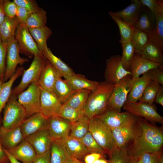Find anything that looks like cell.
<instances>
[{
	"label": "cell",
	"instance_id": "6",
	"mask_svg": "<svg viewBox=\"0 0 163 163\" xmlns=\"http://www.w3.org/2000/svg\"><path fill=\"white\" fill-rule=\"evenodd\" d=\"M41 91L37 82L31 83L18 95V101L25 110L26 118L40 112Z\"/></svg>",
	"mask_w": 163,
	"mask_h": 163
},
{
	"label": "cell",
	"instance_id": "51",
	"mask_svg": "<svg viewBox=\"0 0 163 163\" xmlns=\"http://www.w3.org/2000/svg\"><path fill=\"white\" fill-rule=\"evenodd\" d=\"M31 13L26 9L18 6L16 17L20 23L25 24L27 20Z\"/></svg>",
	"mask_w": 163,
	"mask_h": 163
},
{
	"label": "cell",
	"instance_id": "28",
	"mask_svg": "<svg viewBox=\"0 0 163 163\" xmlns=\"http://www.w3.org/2000/svg\"><path fill=\"white\" fill-rule=\"evenodd\" d=\"M28 29L38 49L42 53L48 47L47 41L52 34L51 30L46 25L39 28Z\"/></svg>",
	"mask_w": 163,
	"mask_h": 163
},
{
	"label": "cell",
	"instance_id": "41",
	"mask_svg": "<svg viewBox=\"0 0 163 163\" xmlns=\"http://www.w3.org/2000/svg\"><path fill=\"white\" fill-rule=\"evenodd\" d=\"M132 40L135 46L136 53H137L142 51L150 42L149 36L147 33L134 27Z\"/></svg>",
	"mask_w": 163,
	"mask_h": 163
},
{
	"label": "cell",
	"instance_id": "27",
	"mask_svg": "<svg viewBox=\"0 0 163 163\" xmlns=\"http://www.w3.org/2000/svg\"><path fill=\"white\" fill-rule=\"evenodd\" d=\"M65 79H62L59 75L55 83L53 92L62 104L76 91Z\"/></svg>",
	"mask_w": 163,
	"mask_h": 163
},
{
	"label": "cell",
	"instance_id": "59",
	"mask_svg": "<svg viewBox=\"0 0 163 163\" xmlns=\"http://www.w3.org/2000/svg\"><path fill=\"white\" fill-rule=\"evenodd\" d=\"M100 163H108V161L104 159L103 158H100Z\"/></svg>",
	"mask_w": 163,
	"mask_h": 163
},
{
	"label": "cell",
	"instance_id": "36",
	"mask_svg": "<svg viewBox=\"0 0 163 163\" xmlns=\"http://www.w3.org/2000/svg\"><path fill=\"white\" fill-rule=\"evenodd\" d=\"M89 119L86 116L72 123L69 136L78 139H82L88 131Z\"/></svg>",
	"mask_w": 163,
	"mask_h": 163
},
{
	"label": "cell",
	"instance_id": "8",
	"mask_svg": "<svg viewBox=\"0 0 163 163\" xmlns=\"http://www.w3.org/2000/svg\"><path fill=\"white\" fill-rule=\"evenodd\" d=\"M15 38L18 45L20 53L30 58L33 56L43 55L38 49L25 24L19 23L15 32Z\"/></svg>",
	"mask_w": 163,
	"mask_h": 163
},
{
	"label": "cell",
	"instance_id": "13",
	"mask_svg": "<svg viewBox=\"0 0 163 163\" xmlns=\"http://www.w3.org/2000/svg\"><path fill=\"white\" fill-rule=\"evenodd\" d=\"M40 87L41 91L40 112L47 118L57 116L62 104L53 92Z\"/></svg>",
	"mask_w": 163,
	"mask_h": 163
},
{
	"label": "cell",
	"instance_id": "46",
	"mask_svg": "<svg viewBox=\"0 0 163 163\" xmlns=\"http://www.w3.org/2000/svg\"><path fill=\"white\" fill-rule=\"evenodd\" d=\"M151 81H154L160 85H163V65L152 69L145 73Z\"/></svg>",
	"mask_w": 163,
	"mask_h": 163
},
{
	"label": "cell",
	"instance_id": "7",
	"mask_svg": "<svg viewBox=\"0 0 163 163\" xmlns=\"http://www.w3.org/2000/svg\"><path fill=\"white\" fill-rule=\"evenodd\" d=\"M131 75H128L115 85L108 102L106 110L121 112L131 89Z\"/></svg>",
	"mask_w": 163,
	"mask_h": 163
},
{
	"label": "cell",
	"instance_id": "63",
	"mask_svg": "<svg viewBox=\"0 0 163 163\" xmlns=\"http://www.w3.org/2000/svg\"><path fill=\"white\" fill-rule=\"evenodd\" d=\"M10 163V162H9V163Z\"/></svg>",
	"mask_w": 163,
	"mask_h": 163
},
{
	"label": "cell",
	"instance_id": "45",
	"mask_svg": "<svg viewBox=\"0 0 163 163\" xmlns=\"http://www.w3.org/2000/svg\"><path fill=\"white\" fill-rule=\"evenodd\" d=\"M7 43L0 39V78L3 81L6 69Z\"/></svg>",
	"mask_w": 163,
	"mask_h": 163
},
{
	"label": "cell",
	"instance_id": "11",
	"mask_svg": "<svg viewBox=\"0 0 163 163\" xmlns=\"http://www.w3.org/2000/svg\"><path fill=\"white\" fill-rule=\"evenodd\" d=\"M129 75H131V73L123 67L121 56H113L106 60L104 74L105 81L115 85Z\"/></svg>",
	"mask_w": 163,
	"mask_h": 163
},
{
	"label": "cell",
	"instance_id": "48",
	"mask_svg": "<svg viewBox=\"0 0 163 163\" xmlns=\"http://www.w3.org/2000/svg\"><path fill=\"white\" fill-rule=\"evenodd\" d=\"M162 155V151L145 153L142 154L138 159L142 163H158L159 158Z\"/></svg>",
	"mask_w": 163,
	"mask_h": 163
},
{
	"label": "cell",
	"instance_id": "44",
	"mask_svg": "<svg viewBox=\"0 0 163 163\" xmlns=\"http://www.w3.org/2000/svg\"><path fill=\"white\" fill-rule=\"evenodd\" d=\"M80 139L90 153H97L104 155L105 153L104 149L97 143L89 131Z\"/></svg>",
	"mask_w": 163,
	"mask_h": 163
},
{
	"label": "cell",
	"instance_id": "61",
	"mask_svg": "<svg viewBox=\"0 0 163 163\" xmlns=\"http://www.w3.org/2000/svg\"><path fill=\"white\" fill-rule=\"evenodd\" d=\"M3 83V81L0 78V94L1 91L2 85Z\"/></svg>",
	"mask_w": 163,
	"mask_h": 163
},
{
	"label": "cell",
	"instance_id": "9",
	"mask_svg": "<svg viewBox=\"0 0 163 163\" xmlns=\"http://www.w3.org/2000/svg\"><path fill=\"white\" fill-rule=\"evenodd\" d=\"M123 108L132 114L144 118L152 123H163V117L157 112L153 104L139 102H128L125 103Z\"/></svg>",
	"mask_w": 163,
	"mask_h": 163
},
{
	"label": "cell",
	"instance_id": "18",
	"mask_svg": "<svg viewBox=\"0 0 163 163\" xmlns=\"http://www.w3.org/2000/svg\"><path fill=\"white\" fill-rule=\"evenodd\" d=\"M162 65L151 61L135 53L129 67L132 76L131 82L133 81L149 70Z\"/></svg>",
	"mask_w": 163,
	"mask_h": 163
},
{
	"label": "cell",
	"instance_id": "14",
	"mask_svg": "<svg viewBox=\"0 0 163 163\" xmlns=\"http://www.w3.org/2000/svg\"><path fill=\"white\" fill-rule=\"evenodd\" d=\"M111 131L116 146L127 148L128 145H129L137 135L139 126L137 121L134 124L114 129Z\"/></svg>",
	"mask_w": 163,
	"mask_h": 163
},
{
	"label": "cell",
	"instance_id": "29",
	"mask_svg": "<svg viewBox=\"0 0 163 163\" xmlns=\"http://www.w3.org/2000/svg\"><path fill=\"white\" fill-rule=\"evenodd\" d=\"M19 23L16 17L10 18L5 16L0 25V39L3 42L7 43L14 37Z\"/></svg>",
	"mask_w": 163,
	"mask_h": 163
},
{
	"label": "cell",
	"instance_id": "23",
	"mask_svg": "<svg viewBox=\"0 0 163 163\" xmlns=\"http://www.w3.org/2000/svg\"><path fill=\"white\" fill-rule=\"evenodd\" d=\"M59 75L57 71L47 59L40 76L38 84L43 89L53 92L55 83Z\"/></svg>",
	"mask_w": 163,
	"mask_h": 163
},
{
	"label": "cell",
	"instance_id": "4",
	"mask_svg": "<svg viewBox=\"0 0 163 163\" xmlns=\"http://www.w3.org/2000/svg\"><path fill=\"white\" fill-rule=\"evenodd\" d=\"M16 96L11 94L3 109L2 126L6 129L20 127L26 118L25 111L18 103Z\"/></svg>",
	"mask_w": 163,
	"mask_h": 163
},
{
	"label": "cell",
	"instance_id": "17",
	"mask_svg": "<svg viewBox=\"0 0 163 163\" xmlns=\"http://www.w3.org/2000/svg\"><path fill=\"white\" fill-rule=\"evenodd\" d=\"M47 118L40 112L26 118L20 127L24 138L42 129L47 128Z\"/></svg>",
	"mask_w": 163,
	"mask_h": 163
},
{
	"label": "cell",
	"instance_id": "37",
	"mask_svg": "<svg viewBox=\"0 0 163 163\" xmlns=\"http://www.w3.org/2000/svg\"><path fill=\"white\" fill-rule=\"evenodd\" d=\"M85 116L84 110L64 104H62L57 115L72 123L78 121Z\"/></svg>",
	"mask_w": 163,
	"mask_h": 163
},
{
	"label": "cell",
	"instance_id": "49",
	"mask_svg": "<svg viewBox=\"0 0 163 163\" xmlns=\"http://www.w3.org/2000/svg\"><path fill=\"white\" fill-rule=\"evenodd\" d=\"M3 7L5 16L10 18L16 17L18 6L13 1L4 0Z\"/></svg>",
	"mask_w": 163,
	"mask_h": 163
},
{
	"label": "cell",
	"instance_id": "52",
	"mask_svg": "<svg viewBox=\"0 0 163 163\" xmlns=\"http://www.w3.org/2000/svg\"><path fill=\"white\" fill-rule=\"evenodd\" d=\"M33 163H50V149L45 153L37 155Z\"/></svg>",
	"mask_w": 163,
	"mask_h": 163
},
{
	"label": "cell",
	"instance_id": "21",
	"mask_svg": "<svg viewBox=\"0 0 163 163\" xmlns=\"http://www.w3.org/2000/svg\"><path fill=\"white\" fill-rule=\"evenodd\" d=\"M143 7L140 0H132L130 5L123 10L111 12L124 21L133 26L137 21Z\"/></svg>",
	"mask_w": 163,
	"mask_h": 163
},
{
	"label": "cell",
	"instance_id": "58",
	"mask_svg": "<svg viewBox=\"0 0 163 163\" xmlns=\"http://www.w3.org/2000/svg\"><path fill=\"white\" fill-rule=\"evenodd\" d=\"M65 163H82L79 160L75 158L69 157Z\"/></svg>",
	"mask_w": 163,
	"mask_h": 163
},
{
	"label": "cell",
	"instance_id": "62",
	"mask_svg": "<svg viewBox=\"0 0 163 163\" xmlns=\"http://www.w3.org/2000/svg\"><path fill=\"white\" fill-rule=\"evenodd\" d=\"M135 161V163H142V162L139 159Z\"/></svg>",
	"mask_w": 163,
	"mask_h": 163
},
{
	"label": "cell",
	"instance_id": "33",
	"mask_svg": "<svg viewBox=\"0 0 163 163\" xmlns=\"http://www.w3.org/2000/svg\"><path fill=\"white\" fill-rule=\"evenodd\" d=\"M65 80L76 91L86 89L92 91L97 88L99 83L89 80L82 75L75 73Z\"/></svg>",
	"mask_w": 163,
	"mask_h": 163
},
{
	"label": "cell",
	"instance_id": "40",
	"mask_svg": "<svg viewBox=\"0 0 163 163\" xmlns=\"http://www.w3.org/2000/svg\"><path fill=\"white\" fill-rule=\"evenodd\" d=\"M47 20L46 12L41 8L39 11L30 14L25 24L28 28L41 27L46 25Z\"/></svg>",
	"mask_w": 163,
	"mask_h": 163
},
{
	"label": "cell",
	"instance_id": "22",
	"mask_svg": "<svg viewBox=\"0 0 163 163\" xmlns=\"http://www.w3.org/2000/svg\"><path fill=\"white\" fill-rule=\"evenodd\" d=\"M150 42L163 50V1L155 16V23L149 35Z\"/></svg>",
	"mask_w": 163,
	"mask_h": 163
},
{
	"label": "cell",
	"instance_id": "15",
	"mask_svg": "<svg viewBox=\"0 0 163 163\" xmlns=\"http://www.w3.org/2000/svg\"><path fill=\"white\" fill-rule=\"evenodd\" d=\"M47 128L53 139H63L69 136L72 123L58 116L47 118Z\"/></svg>",
	"mask_w": 163,
	"mask_h": 163
},
{
	"label": "cell",
	"instance_id": "60",
	"mask_svg": "<svg viewBox=\"0 0 163 163\" xmlns=\"http://www.w3.org/2000/svg\"><path fill=\"white\" fill-rule=\"evenodd\" d=\"M158 163H163V156L162 155L161 157L158 161Z\"/></svg>",
	"mask_w": 163,
	"mask_h": 163
},
{
	"label": "cell",
	"instance_id": "38",
	"mask_svg": "<svg viewBox=\"0 0 163 163\" xmlns=\"http://www.w3.org/2000/svg\"><path fill=\"white\" fill-rule=\"evenodd\" d=\"M108 154V163H135V161L128 155L126 147L116 146Z\"/></svg>",
	"mask_w": 163,
	"mask_h": 163
},
{
	"label": "cell",
	"instance_id": "26",
	"mask_svg": "<svg viewBox=\"0 0 163 163\" xmlns=\"http://www.w3.org/2000/svg\"><path fill=\"white\" fill-rule=\"evenodd\" d=\"M151 81L145 73L142 76L131 82V89L126 103L138 102L141 97L146 86Z\"/></svg>",
	"mask_w": 163,
	"mask_h": 163
},
{
	"label": "cell",
	"instance_id": "19",
	"mask_svg": "<svg viewBox=\"0 0 163 163\" xmlns=\"http://www.w3.org/2000/svg\"><path fill=\"white\" fill-rule=\"evenodd\" d=\"M24 139L20 127L7 129L0 127V140L3 149L8 151Z\"/></svg>",
	"mask_w": 163,
	"mask_h": 163
},
{
	"label": "cell",
	"instance_id": "55",
	"mask_svg": "<svg viewBox=\"0 0 163 163\" xmlns=\"http://www.w3.org/2000/svg\"><path fill=\"white\" fill-rule=\"evenodd\" d=\"M1 120L0 117V127ZM10 162L9 160L7 155L4 151L0 140V163H8Z\"/></svg>",
	"mask_w": 163,
	"mask_h": 163
},
{
	"label": "cell",
	"instance_id": "50",
	"mask_svg": "<svg viewBox=\"0 0 163 163\" xmlns=\"http://www.w3.org/2000/svg\"><path fill=\"white\" fill-rule=\"evenodd\" d=\"M143 5L146 7L155 16L158 11L162 0H140Z\"/></svg>",
	"mask_w": 163,
	"mask_h": 163
},
{
	"label": "cell",
	"instance_id": "47",
	"mask_svg": "<svg viewBox=\"0 0 163 163\" xmlns=\"http://www.w3.org/2000/svg\"><path fill=\"white\" fill-rule=\"evenodd\" d=\"M13 2L18 6L24 8L31 13L39 11L41 8L34 0H13Z\"/></svg>",
	"mask_w": 163,
	"mask_h": 163
},
{
	"label": "cell",
	"instance_id": "1",
	"mask_svg": "<svg viewBox=\"0 0 163 163\" xmlns=\"http://www.w3.org/2000/svg\"><path fill=\"white\" fill-rule=\"evenodd\" d=\"M137 122L138 133L127 147L128 155L134 160L143 153L161 151L163 145L162 127L158 126L139 117Z\"/></svg>",
	"mask_w": 163,
	"mask_h": 163
},
{
	"label": "cell",
	"instance_id": "2",
	"mask_svg": "<svg viewBox=\"0 0 163 163\" xmlns=\"http://www.w3.org/2000/svg\"><path fill=\"white\" fill-rule=\"evenodd\" d=\"M114 85L106 81L99 82L97 88L89 96L84 110L85 116L90 119L106 111Z\"/></svg>",
	"mask_w": 163,
	"mask_h": 163
},
{
	"label": "cell",
	"instance_id": "30",
	"mask_svg": "<svg viewBox=\"0 0 163 163\" xmlns=\"http://www.w3.org/2000/svg\"><path fill=\"white\" fill-rule=\"evenodd\" d=\"M24 70V67H18L11 78L8 81L3 83L0 94V116L2 111L11 95L14 82L18 77L23 75Z\"/></svg>",
	"mask_w": 163,
	"mask_h": 163
},
{
	"label": "cell",
	"instance_id": "56",
	"mask_svg": "<svg viewBox=\"0 0 163 163\" xmlns=\"http://www.w3.org/2000/svg\"><path fill=\"white\" fill-rule=\"evenodd\" d=\"M3 0H0V25L3 21L5 16L3 9Z\"/></svg>",
	"mask_w": 163,
	"mask_h": 163
},
{
	"label": "cell",
	"instance_id": "57",
	"mask_svg": "<svg viewBox=\"0 0 163 163\" xmlns=\"http://www.w3.org/2000/svg\"><path fill=\"white\" fill-rule=\"evenodd\" d=\"M3 149L8 158L10 163H21L11 155L7 151L4 149Z\"/></svg>",
	"mask_w": 163,
	"mask_h": 163
},
{
	"label": "cell",
	"instance_id": "16",
	"mask_svg": "<svg viewBox=\"0 0 163 163\" xmlns=\"http://www.w3.org/2000/svg\"><path fill=\"white\" fill-rule=\"evenodd\" d=\"M32 146L37 155L43 154L50 147L53 139L47 128L40 130L24 139Z\"/></svg>",
	"mask_w": 163,
	"mask_h": 163
},
{
	"label": "cell",
	"instance_id": "20",
	"mask_svg": "<svg viewBox=\"0 0 163 163\" xmlns=\"http://www.w3.org/2000/svg\"><path fill=\"white\" fill-rule=\"evenodd\" d=\"M7 151L22 163H33L37 156L32 146L24 139L14 148Z\"/></svg>",
	"mask_w": 163,
	"mask_h": 163
},
{
	"label": "cell",
	"instance_id": "42",
	"mask_svg": "<svg viewBox=\"0 0 163 163\" xmlns=\"http://www.w3.org/2000/svg\"><path fill=\"white\" fill-rule=\"evenodd\" d=\"M122 54L121 61L124 68L129 71V67L135 54L136 53L134 45L131 40L121 44Z\"/></svg>",
	"mask_w": 163,
	"mask_h": 163
},
{
	"label": "cell",
	"instance_id": "34",
	"mask_svg": "<svg viewBox=\"0 0 163 163\" xmlns=\"http://www.w3.org/2000/svg\"><path fill=\"white\" fill-rule=\"evenodd\" d=\"M91 92L90 91L86 89L78 90L62 104L84 110Z\"/></svg>",
	"mask_w": 163,
	"mask_h": 163
},
{
	"label": "cell",
	"instance_id": "12",
	"mask_svg": "<svg viewBox=\"0 0 163 163\" xmlns=\"http://www.w3.org/2000/svg\"><path fill=\"white\" fill-rule=\"evenodd\" d=\"M96 116L111 130L134 124L137 122L138 117L127 111L119 112L109 110Z\"/></svg>",
	"mask_w": 163,
	"mask_h": 163
},
{
	"label": "cell",
	"instance_id": "31",
	"mask_svg": "<svg viewBox=\"0 0 163 163\" xmlns=\"http://www.w3.org/2000/svg\"><path fill=\"white\" fill-rule=\"evenodd\" d=\"M155 16L146 8L143 6L139 16L133 26L142 30L148 35L154 27Z\"/></svg>",
	"mask_w": 163,
	"mask_h": 163
},
{
	"label": "cell",
	"instance_id": "39",
	"mask_svg": "<svg viewBox=\"0 0 163 163\" xmlns=\"http://www.w3.org/2000/svg\"><path fill=\"white\" fill-rule=\"evenodd\" d=\"M162 51L156 46L150 42L142 51L138 53L151 61L163 64Z\"/></svg>",
	"mask_w": 163,
	"mask_h": 163
},
{
	"label": "cell",
	"instance_id": "43",
	"mask_svg": "<svg viewBox=\"0 0 163 163\" xmlns=\"http://www.w3.org/2000/svg\"><path fill=\"white\" fill-rule=\"evenodd\" d=\"M160 86L158 83L151 81L146 86L138 102L153 104Z\"/></svg>",
	"mask_w": 163,
	"mask_h": 163
},
{
	"label": "cell",
	"instance_id": "10",
	"mask_svg": "<svg viewBox=\"0 0 163 163\" xmlns=\"http://www.w3.org/2000/svg\"><path fill=\"white\" fill-rule=\"evenodd\" d=\"M18 43L15 37L7 43L6 69L3 82L9 79L15 73L17 66L27 62V58L21 57Z\"/></svg>",
	"mask_w": 163,
	"mask_h": 163
},
{
	"label": "cell",
	"instance_id": "5",
	"mask_svg": "<svg viewBox=\"0 0 163 163\" xmlns=\"http://www.w3.org/2000/svg\"><path fill=\"white\" fill-rule=\"evenodd\" d=\"M46 60L43 55L34 56L30 66L28 68L24 71L20 83L12 89L11 94L17 96L32 83H38Z\"/></svg>",
	"mask_w": 163,
	"mask_h": 163
},
{
	"label": "cell",
	"instance_id": "53",
	"mask_svg": "<svg viewBox=\"0 0 163 163\" xmlns=\"http://www.w3.org/2000/svg\"><path fill=\"white\" fill-rule=\"evenodd\" d=\"M103 155L99 153H92L86 155L84 158L85 163H93L96 160L103 158Z\"/></svg>",
	"mask_w": 163,
	"mask_h": 163
},
{
	"label": "cell",
	"instance_id": "32",
	"mask_svg": "<svg viewBox=\"0 0 163 163\" xmlns=\"http://www.w3.org/2000/svg\"><path fill=\"white\" fill-rule=\"evenodd\" d=\"M50 152V163H65L70 157L61 139H53Z\"/></svg>",
	"mask_w": 163,
	"mask_h": 163
},
{
	"label": "cell",
	"instance_id": "25",
	"mask_svg": "<svg viewBox=\"0 0 163 163\" xmlns=\"http://www.w3.org/2000/svg\"><path fill=\"white\" fill-rule=\"evenodd\" d=\"M42 54L48 60L61 77L65 79L75 73L72 69L61 59L55 56L48 47Z\"/></svg>",
	"mask_w": 163,
	"mask_h": 163
},
{
	"label": "cell",
	"instance_id": "54",
	"mask_svg": "<svg viewBox=\"0 0 163 163\" xmlns=\"http://www.w3.org/2000/svg\"><path fill=\"white\" fill-rule=\"evenodd\" d=\"M161 106H163V85L160 86L155 96L154 101Z\"/></svg>",
	"mask_w": 163,
	"mask_h": 163
},
{
	"label": "cell",
	"instance_id": "35",
	"mask_svg": "<svg viewBox=\"0 0 163 163\" xmlns=\"http://www.w3.org/2000/svg\"><path fill=\"white\" fill-rule=\"evenodd\" d=\"M112 19L117 24L120 31V42L122 44L132 40L133 27L122 20L119 17L113 14L111 11L108 13Z\"/></svg>",
	"mask_w": 163,
	"mask_h": 163
},
{
	"label": "cell",
	"instance_id": "3",
	"mask_svg": "<svg viewBox=\"0 0 163 163\" xmlns=\"http://www.w3.org/2000/svg\"><path fill=\"white\" fill-rule=\"evenodd\" d=\"M88 131L108 154L116 146L111 129L96 116L89 119Z\"/></svg>",
	"mask_w": 163,
	"mask_h": 163
},
{
	"label": "cell",
	"instance_id": "24",
	"mask_svg": "<svg viewBox=\"0 0 163 163\" xmlns=\"http://www.w3.org/2000/svg\"><path fill=\"white\" fill-rule=\"evenodd\" d=\"M61 140L70 157L79 160L90 153L80 139L69 136L66 139Z\"/></svg>",
	"mask_w": 163,
	"mask_h": 163
}]
</instances>
